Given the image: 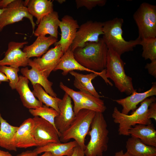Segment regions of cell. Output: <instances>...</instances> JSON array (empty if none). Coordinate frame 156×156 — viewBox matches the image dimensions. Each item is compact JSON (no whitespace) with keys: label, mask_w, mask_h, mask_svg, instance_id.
Returning a JSON list of instances; mask_svg holds the SVG:
<instances>
[{"label":"cell","mask_w":156,"mask_h":156,"mask_svg":"<svg viewBox=\"0 0 156 156\" xmlns=\"http://www.w3.org/2000/svg\"><path fill=\"white\" fill-rule=\"evenodd\" d=\"M0 156H12L8 151H5L0 149Z\"/></svg>","instance_id":"b9f144b4"},{"label":"cell","mask_w":156,"mask_h":156,"mask_svg":"<svg viewBox=\"0 0 156 156\" xmlns=\"http://www.w3.org/2000/svg\"><path fill=\"white\" fill-rule=\"evenodd\" d=\"M64 53L60 46L58 45L48 50L42 57L35 58L33 61L39 70L48 77L56 68Z\"/></svg>","instance_id":"9a60e30c"},{"label":"cell","mask_w":156,"mask_h":156,"mask_svg":"<svg viewBox=\"0 0 156 156\" xmlns=\"http://www.w3.org/2000/svg\"><path fill=\"white\" fill-rule=\"evenodd\" d=\"M18 127L11 125L2 117L0 111V147L16 151L17 148L13 146L12 140Z\"/></svg>","instance_id":"484cf974"},{"label":"cell","mask_w":156,"mask_h":156,"mask_svg":"<svg viewBox=\"0 0 156 156\" xmlns=\"http://www.w3.org/2000/svg\"><path fill=\"white\" fill-rule=\"evenodd\" d=\"M33 17L25 6L24 1L14 0L5 8L0 16V32L6 26L21 21L24 18H26L30 22L33 34L36 24Z\"/></svg>","instance_id":"9c48e42d"},{"label":"cell","mask_w":156,"mask_h":156,"mask_svg":"<svg viewBox=\"0 0 156 156\" xmlns=\"http://www.w3.org/2000/svg\"><path fill=\"white\" fill-rule=\"evenodd\" d=\"M69 73L74 77L75 80L82 85L85 84L92 81L97 76H99L97 74L92 73L89 74L84 75L74 71H71Z\"/></svg>","instance_id":"836d02e7"},{"label":"cell","mask_w":156,"mask_h":156,"mask_svg":"<svg viewBox=\"0 0 156 156\" xmlns=\"http://www.w3.org/2000/svg\"><path fill=\"white\" fill-rule=\"evenodd\" d=\"M148 73L155 78H156V60L151 61L150 63H147L145 66Z\"/></svg>","instance_id":"d590c367"},{"label":"cell","mask_w":156,"mask_h":156,"mask_svg":"<svg viewBox=\"0 0 156 156\" xmlns=\"http://www.w3.org/2000/svg\"><path fill=\"white\" fill-rule=\"evenodd\" d=\"M127 152L134 156H156V147L147 145L138 138L131 136L126 142Z\"/></svg>","instance_id":"d4e9b609"},{"label":"cell","mask_w":156,"mask_h":156,"mask_svg":"<svg viewBox=\"0 0 156 156\" xmlns=\"http://www.w3.org/2000/svg\"><path fill=\"white\" fill-rule=\"evenodd\" d=\"M129 133L145 144L156 147V130L153 124L136 125L130 129Z\"/></svg>","instance_id":"603a6c76"},{"label":"cell","mask_w":156,"mask_h":156,"mask_svg":"<svg viewBox=\"0 0 156 156\" xmlns=\"http://www.w3.org/2000/svg\"><path fill=\"white\" fill-rule=\"evenodd\" d=\"M141 39L156 38V6L144 2L133 14Z\"/></svg>","instance_id":"52a82bcc"},{"label":"cell","mask_w":156,"mask_h":156,"mask_svg":"<svg viewBox=\"0 0 156 156\" xmlns=\"http://www.w3.org/2000/svg\"><path fill=\"white\" fill-rule=\"evenodd\" d=\"M147 115L149 119H153L156 121V103H152L149 105L147 111Z\"/></svg>","instance_id":"8d00e7d4"},{"label":"cell","mask_w":156,"mask_h":156,"mask_svg":"<svg viewBox=\"0 0 156 156\" xmlns=\"http://www.w3.org/2000/svg\"><path fill=\"white\" fill-rule=\"evenodd\" d=\"M29 80L23 75L19 76L16 90L19 94L23 106L29 109H35L43 105L34 96L28 86Z\"/></svg>","instance_id":"ffe728a7"},{"label":"cell","mask_w":156,"mask_h":156,"mask_svg":"<svg viewBox=\"0 0 156 156\" xmlns=\"http://www.w3.org/2000/svg\"><path fill=\"white\" fill-rule=\"evenodd\" d=\"M59 112L55 118L54 124L60 136L69 127L75 117L71 98L65 93L58 103Z\"/></svg>","instance_id":"4fadbf2b"},{"label":"cell","mask_w":156,"mask_h":156,"mask_svg":"<svg viewBox=\"0 0 156 156\" xmlns=\"http://www.w3.org/2000/svg\"><path fill=\"white\" fill-rule=\"evenodd\" d=\"M156 95V83H153L151 88L148 90L143 92L139 93L136 91L129 96L125 98L114 101L122 107L121 112L128 115L131 111H134L137 106L146 99Z\"/></svg>","instance_id":"ac0fdd59"},{"label":"cell","mask_w":156,"mask_h":156,"mask_svg":"<svg viewBox=\"0 0 156 156\" xmlns=\"http://www.w3.org/2000/svg\"><path fill=\"white\" fill-rule=\"evenodd\" d=\"M57 41V39L50 36H38L32 44L25 45L23 51L29 59L33 57H40L48 51L50 46Z\"/></svg>","instance_id":"44dd1931"},{"label":"cell","mask_w":156,"mask_h":156,"mask_svg":"<svg viewBox=\"0 0 156 156\" xmlns=\"http://www.w3.org/2000/svg\"><path fill=\"white\" fill-rule=\"evenodd\" d=\"M60 21L58 12L53 11L41 20L33 34L37 37L46 36L49 34L57 39L58 29Z\"/></svg>","instance_id":"d6986e66"},{"label":"cell","mask_w":156,"mask_h":156,"mask_svg":"<svg viewBox=\"0 0 156 156\" xmlns=\"http://www.w3.org/2000/svg\"><path fill=\"white\" fill-rule=\"evenodd\" d=\"M32 91L34 96L46 106L52 108L59 113L58 103L61 99L57 97H53L47 93L40 85L36 84L33 85Z\"/></svg>","instance_id":"4316f807"},{"label":"cell","mask_w":156,"mask_h":156,"mask_svg":"<svg viewBox=\"0 0 156 156\" xmlns=\"http://www.w3.org/2000/svg\"><path fill=\"white\" fill-rule=\"evenodd\" d=\"M124 22L121 18H116L103 22V36L102 38L108 49L120 56L133 50L139 45L141 39L138 37L135 40L126 41L123 37L122 27Z\"/></svg>","instance_id":"7a4b0ae2"},{"label":"cell","mask_w":156,"mask_h":156,"mask_svg":"<svg viewBox=\"0 0 156 156\" xmlns=\"http://www.w3.org/2000/svg\"><path fill=\"white\" fill-rule=\"evenodd\" d=\"M59 86L60 88L73 99L74 104L73 109L75 114H76L80 110L83 109V96L82 91H75L64 85L62 82L60 83Z\"/></svg>","instance_id":"4dcf8cb0"},{"label":"cell","mask_w":156,"mask_h":156,"mask_svg":"<svg viewBox=\"0 0 156 156\" xmlns=\"http://www.w3.org/2000/svg\"><path fill=\"white\" fill-rule=\"evenodd\" d=\"M0 70L6 75L9 81V85L12 90L16 89L19 80L18 72L19 68H15L10 66H0Z\"/></svg>","instance_id":"1f68e13d"},{"label":"cell","mask_w":156,"mask_h":156,"mask_svg":"<svg viewBox=\"0 0 156 156\" xmlns=\"http://www.w3.org/2000/svg\"><path fill=\"white\" fill-rule=\"evenodd\" d=\"M29 112L34 116H38L42 118L51 124L56 128L55 119L59 113L53 108L43 105L36 109H29Z\"/></svg>","instance_id":"f1b7e54d"},{"label":"cell","mask_w":156,"mask_h":156,"mask_svg":"<svg viewBox=\"0 0 156 156\" xmlns=\"http://www.w3.org/2000/svg\"><path fill=\"white\" fill-rule=\"evenodd\" d=\"M75 2L77 8L85 7L89 10L99 6H103L107 2L106 0H76Z\"/></svg>","instance_id":"d6a6232c"},{"label":"cell","mask_w":156,"mask_h":156,"mask_svg":"<svg viewBox=\"0 0 156 156\" xmlns=\"http://www.w3.org/2000/svg\"><path fill=\"white\" fill-rule=\"evenodd\" d=\"M124 154L123 151L121 150L116 153L114 156H124Z\"/></svg>","instance_id":"7bdbcfd3"},{"label":"cell","mask_w":156,"mask_h":156,"mask_svg":"<svg viewBox=\"0 0 156 156\" xmlns=\"http://www.w3.org/2000/svg\"><path fill=\"white\" fill-rule=\"evenodd\" d=\"M58 70L63 71L62 74L64 75H66L70 72L75 70L95 73L99 74L107 83L109 82L105 76V69L99 72L91 70L84 67L75 59L73 51L70 49V48L64 53L54 71Z\"/></svg>","instance_id":"e0dca14e"},{"label":"cell","mask_w":156,"mask_h":156,"mask_svg":"<svg viewBox=\"0 0 156 156\" xmlns=\"http://www.w3.org/2000/svg\"><path fill=\"white\" fill-rule=\"evenodd\" d=\"M33 125L32 118H29L25 120L18 127L12 140L14 146L16 148H25L37 146L32 134Z\"/></svg>","instance_id":"2e32d148"},{"label":"cell","mask_w":156,"mask_h":156,"mask_svg":"<svg viewBox=\"0 0 156 156\" xmlns=\"http://www.w3.org/2000/svg\"></svg>","instance_id":"681fc988"},{"label":"cell","mask_w":156,"mask_h":156,"mask_svg":"<svg viewBox=\"0 0 156 156\" xmlns=\"http://www.w3.org/2000/svg\"><path fill=\"white\" fill-rule=\"evenodd\" d=\"M28 43L27 41L10 42L4 57L0 60V66H9L17 68L20 67H25L28 66L29 58L21 49Z\"/></svg>","instance_id":"8fae6325"},{"label":"cell","mask_w":156,"mask_h":156,"mask_svg":"<svg viewBox=\"0 0 156 156\" xmlns=\"http://www.w3.org/2000/svg\"><path fill=\"white\" fill-rule=\"evenodd\" d=\"M81 91L83 96V109L101 113L105 111L106 107L103 100L100 98L94 96L88 92Z\"/></svg>","instance_id":"83f0119b"},{"label":"cell","mask_w":156,"mask_h":156,"mask_svg":"<svg viewBox=\"0 0 156 156\" xmlns=\"http://www.w3.org/2000/svg\"><path fill=\"white\" fill-rule=\"evenodd\" d=\"M71 156H85L84 150L77 145L75 147Z\"/></svg>","instance_id":"74e56055"},{"label":"cell","mask_w":156,"mask_h":156,"mask_svg":"<svg viewBox=\"0 0 156 156\" xmlns=\"http://www.w3.org/2000/svg\"><path fill=\"white\" fill-rule=\"evenodd\" d=\"M124 156H133L131 155V154H130V153H128V152L127 151L126 153H124Z\"/></svg>","instance_id":"bcb514c9"},{"label":"cell","mask_w":156,"mask_h":156,"mask_svg":"<svg viewBox=\"0 0 156 156\" xmlns=\"http://www.w3.org/2000/svg\"><path fill=\"white\" fill-rule=\"evenodd\" d=\"M24 3L30 14L36 18L38 25L44 17L54 11L53 1L51 0H27Z\"/></svg>","instance_id":"7402d4cb"},{"label":"cell","mask_w":156,"mask_h":156,"mask_svg":"<svg viewBox=\"0 0 156 156\" xmlns=\"http://www.w3.org/2000/svg\"><path fill=\"white\" fill-rule=\"evenodd\" d=\"M40 156H53L51 153L49 152H46L41 155Z\"/></svg>","instance_id":"ee69618b"},{"label":"cell","mask_w":156,"mask_h":156,"mask_svg":"<svg viewBox=\"0 0 156 156\" xmlns=\"http://www.w3.org/2000/svg\"><path fill=\"white\" fill-rule=\"evenodd\" d=\"M28 65L31 67V69H29L27 67L21 69L20 71L23 76L29 80L32 85L39 84L50 96L57 97V95L52 88L53 83L49 81L45 75L39 70L33 60L29 59Z\"/></svg>","instance_id":"5bb4252c"},{"label":"cell","mask_w":156,"mask_h":156,"mask_svg":"<svg viewBox=\"0 0 156 156\" xmlns=\"http://www.w3.org/2000/svg\"><path fill=\"white\" fill-rule=\"evenodd\" d=\"M96 112L93 111L83 109L76 114L73 121L68 129L60 135V142H67L73 139L78 145L84 150L86 145L85 139L88 134Z\"/></svg>","instance_id":"8992f818"},{"label":"cell","mask_w":156,"mask_h":156,"mask_svg":"<svg viewBox=\"0 0 156 156\" xmlns=\"http://www.w3.org/2000/svg\"><path fill=\"white\" fill-rule=\"evenodd\" d=\"M88 134L90 139L84 150L85 156H103L108 149L109 131L103 113L96 112Z\"/></svg>","instance_id":"3957f363"},{"label":"cell","mask_w":156,"mask_h":156,"mask_svg":"<svg viewBox=\"0 0 156 156\" xmlns=\"http://www.w3.org/2000/svg\"><path fill=\"white\" fill-rule=\"evenodd\" d=\"M59 4H62L66 1L65 0H56Z\"/></svg>","instance_id":"f6af8a7d"},{"label":"cell","mask_w":156,"mask_h":156,"mask_svg":"<svg viewBox=\"0 0 156 156\" xmlns=\"http://www.w3.org/2000/svg\"><path fill=\"white\" fill-rule=\"evenodd\" d=\"M120 57L108 49L105 75L107 78L110 79L114 82L120 92L129 95L136 90L134 88L132 78L125 73L124 63Z\"/></svg>","instance_id":"5b68a950"},{"label":"cell","mask_w":156,"mask_h":156,"mask_svg":"<svg viewBox=\"0 0 156 156\" xmlns=\"http://www.w3.org/2000/svg\"><path fill=\"white\" fill-rule=\"evenodd\" d=\"M108 48L103 38L98 42H88L73 51L76 60L81 65L97 72L106 69Z\"/></svg>","instance_id":"6da1fadb"},{"label":"cell","mask_w":156,"mask_h":156,"mask_svg":"<svg viewBox=\"0 0 156 156\" xmlns=\"http://www.w3.org/2000/svg\"><path fill=\"white\" fill-rule=\"evenodd\" d=\"M103 22L89 21L82 24L78 29L75 37L70 47L73 51L77 47H82L88 42H98L99 36L103 35Z\"/></svg>","instance_id":"30bf717a"},{"label":"cell","mask_w":156,"mask_h":156,"mask_svg":"<svg viewBox=\"0 0 156 156\" xmlns=\"http://www.w3.org/2000/svg\"><path fill=\"white\" fill-rule=\"evenodd\" d=\"M74 85L76 88L79 89L80 91L88 92L97 98H100L101 97L95 90L92 81L85 84L82 85L74 80Z\"/></svg>","instance_id":"e575fe53"},{"label":"cell","mask_w":156,"mask_h":156,"mask_svg":"<svg viewBox=\"0 0 156 156\" xmlns=\"http://www.w3.org/2000/svg\"></svg>","instance_id":"c3c4849f"},{"label":"cell","mask_w":156,"mask_h":156,"mask_svg":"<svg viewBox=\"0 0 156 156\" xmlns=\"http://www.w3.org/2000/svg\"><path fill=\"white\" fill-rule=\"evenodd\" d=\"M154 96L148 98L141 103L139 107L130 115L122 114L116 107L114 109L112 114L114 122L118 125V132L120 135H130L129 131L132 127L138 124L147 125L152 123L148 118L147 111L151 103L155 102Z\"/></svg>","instance_id":"277c9868"},{"label":"cell","mask_w":156,"mask_h":156,"mask_svg":"<svg viewBox=\"0 0 156 156\" xmlns=\"http://www.w3.org/2000/svg\"><path fill=\"white\" fill-rule=\"evenodd\" d=\"M14 0H0V9H3L6 8Z\"/></svg>","instance_id":"ab89813d"},{"label":"cell","mask_w":156,"mask_h":156,"mask_svg":"<svg viewBox=\"0 0 156 156\" xmlns=\"http://www.w3.org/2000/svg\"><path fill=\"white\" fill-rule=\"evenodd\" d=\"M32 119V134L37 147L51 143L61 142L60 133L53 125L39 116H34Z\"/></svg>","instance_id":"ba28073f"},{"label":"cell","mask_w":156,"mask_h":156,"mask_svg":"<svg viewBox=\"0 0 156 156\" xmlns=\"http://www.w3.org/2000/svg\"><path fill=\"white\" fill-rule=\"evenodd\" d=\"M77 145L75 140L64 143L53 142L43 146L37 147L34 150L38 154L49 152L53 156H71L75 147Z\"/></svg>","instance_id":"cb8c5ba5"},{"label":"cell","mask_w":156,"mask_h":156,"mask_svg":"<svg viewBox=\"0 0 156 156\" xmlns=\"http://www.w3.org/2000/svg\"><path fill=\"white\" fill-rule=\"evenodd\" d=\"M5 8L3 9H0V16L1 14L3 12Z\"/></svg>","instance_id":"7dc6e473"},{"label":"cell","mask_w":156,"mask_h":156,"mask_svg":"<svg viewBox=\"0 0 156 156\" xmlns=\"http://www.w3.org/2000/svg\"><path fill=\"white\" fill-rule=\"evenodd\" d=\"M38 154L34 151H27L16 156H37Z\"/></svg>","instance_id":"f35d334b"},{"label":"cell","mask_w":156,"mask_h":156,"mask_svg":"<svg viewBox=\"0 0 156 156\" xmlns=\"http://www.w3.org/2000/svg\"><path fill=\"white\" fill-rule=\"evenodd\" d=\"M139 45L142 47V56L145 60H156V38L141 39Z\"/></svg>","instance_id":"f546056e"},{"label":"cell","mask_w":156,"mask_h":156,"mask_svg":"<svg viewBox=\"0 0 156 156\" xmlns=\"http://www.w3.org/2000/svg\"><path fill=\"white\" fill-rule=\"evenodd\" d=\"M3 82L9 81L5 75L0 70V84Z\"/></svg>","instance_id":"60d3db41"},{"label":"cell","mask_w":156,"mask_h":156,"mask_svg":"<svg viewBox=\"0 0 156 156\" xmlns=\"http://www.w3.org/2000/svg\"><path fill=\"white\" fill-rule=\"evenodd\" d=\"M61 31V38L54 44L60 45L62 51L65 52L70 47L75 37L79 27L77 21L69 15H64L59 24Z\"/></svg>","instance_id":"7c38bea8"}]
</instances>
